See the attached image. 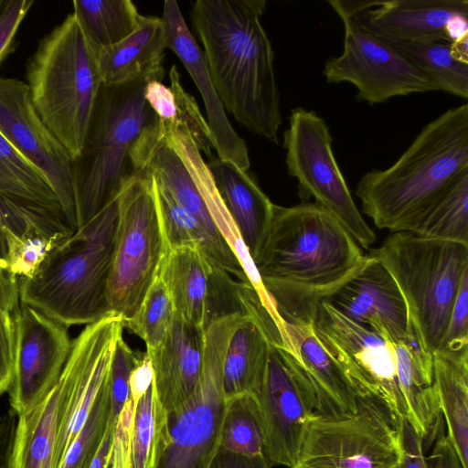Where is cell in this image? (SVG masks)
<instances>
[{"label":"cell","mask_w":468,"mask_h":468,"mask_svg":"<svg viewBox=\"0 0 468 468\" xmlns=\"http://www.w3.org/2000/svg\"><path fill=\"white\" fill-rule=\"evenodd\" d=\"M164 76L161 66L125 83L101 85L81 151L73 159L77 229L115 199L135 174L131 150L144 130L158 120L144 100V88Z\"/></svg>","instance_id":"obj_5"},{"label":"cell","mask_w":468,"mask_h":468,"mask_svg":"<svg viewBox=\"0 0 468 468\" xmlns=\"http://www.w3.org/2000/svg\"><path fill=\"white\" fill-rule=\"evenodd\" d=\"M0 197L35 204L63 215L59 201L46 176L1 133Z\"/></svg>","instance_id":"obj_30"},{"label":"cell","mask_w":468,"mask_h":468,"mask_svg":"<svg viewBox=\"0 0 468 468\" xmlns=\"http://www.w3.org/2000/svg\"><path fill=\"white\" fill-rule=\"evenodd\" d=\"M74 232L60 213L0 197V267L16 278L32 276Z\"/></svg>","instance_id":"obj_20"},{"label":"cell","mask_w":468,"mask_h":468,"mask_svg":"<svg viewBox=\"0 0 468 468\" xmlns=\"http://www.w3.org/2000/svg\"><path fill=\"white\" fill-rule=\"evenodd\" d=\"M162 18L167 29L168 48L183 63L203 99L218 158L232 162L248 171L250 161L246 143L228 119L211 80L203 50L187 27L176 1H165Z\"/></svg>","instance_id":"obj_21"},{"label":"cell","mask_w":468,"mask_h":468,"mask_svg":"<svg viewBox=\"0 0 468 468\" xmlns=\"http://www.w3.org/2000/svg\"><path fill=\"white\" fill-rule=\"evenodd\" d=\"M400 432L402 454L397 468H428L423 439L405 419L401 421Z\"/></svg>","instance_id":"obj_44"},{"label":"cell","mask_w":468,"mask_h":468,"mask_svg":"<svg viewBox=\"0 0 468 468\" xmlns=\"http://www.w3.org/2000/svg\"><path fill=\"white\" fill-rule=\"evenodd\" d=\"M118 219L117 197L55 248L29 278H17L19 302L66 325L112 314L107 290Z\"/></svg>","instance_id":"obj_4"},{"label":"cell","mask_w":468,"mask_h":468,"mask_svg":"<svg viewBox=\"0 0 468 468\" xmlns=\"http://www.w3.org/2000/svg\"><path fill=\"white\" fill-rule=\"evenodd\" d=\"M168 35L162 17L141 15L137 27L120 42L97 53L104 85L128 82L162 66Z\"/></svg>","instance_id":"obj_26"},{"label":"cell","mask_w":468,"mask_h":468,"mask_svg":"<svg viewBox=\"0 0 468 468\" xmlns=\"http://www.w3.org/2000/svg\"><path fill=\"white\" fill-rule=\"evenodd\" d=\"M152 363L154 428L195 390L200 378L204 331L176 314L164 342L145 351Z\"/></svg>","instance_id":"obj_22"},{"label":"cell","mask_w":468,"mask_h":468,"mask_svg":"<svg viewBox=\"0 0 468 468\" xmlns=\"http://www.w3.org/2000/svg\"><path fill=\"white\" fill-rule=\"evenodd\" d=\"M426 441L432 443L431 452L426 456L428 468H464L445 432L442 416L439 419L433 433Z\"/></svg>","instance_id":"obj_42"},{"label":"cell","mask_w":468,"mask_h":468,"mask_svg":"<svg viewBox=\"0 0 468 468\" xmlns=\"http://www.w3.org/2000/svg\"><path fill=\"white\" fill-rule=\"evenodd\" d=\"M415 233L428 239L468 244V173L445 192Z\"/></svg>","instance_id":"obj_33"},{"label":"cell","mask_w":468,"mask_h":468,"mask_svg":"<svg viewBox=\"0 0 468 468\" xmlns=\"http://www.w3.org/2000/svg\"><path fill=\"white\" fill-rule=\"evenodd\" d=\"M90 339L86 324L53 388L32 409L17 415L11 468H53L58 433L83 368Z\"/></svg>","instance_id":"obj_18"},{"label":"cell","mask_w":468,"mask_h":468,"mask_svg":"<svg viewBox=\"0 0 468 468\" xmlns=\"http://www.w3.org/2000/svg\"><path fill=\"white\" fill-rule=\"evenodd\" d=\"M141 356L125 343L122 335L116 342L108 376L111 409L109 422L117 424L119 416L130 399L129 378Z\"/></svg>","instance_id":"obj_38"},{"label":"cell","mask_w":468,"mask_h":468,"mask_svg":"<svg viewBox=\"0 0 468 468\" xmlns=\"http://www.w3.org/2000/svg\"><path fill=\"white\" fill-rule=\"evenodd\" d=\"M15 364V328L12 314L0 306V397L8 391Z\"/></svg>","instance_id":"obj_41"},{"label":"cell","mask_w":468,"mask_h":468,"mask_svg":"<svg viewBox=\"0 0 468 468\" xmlns=\"http://www.w3.org/2000/svg\"><path fill=\"white\" fill-rule=\"evenodd\" d=\"M207 166L254 262L266 240L274 204L248 172L234 163L216 158Z\"/></svg>","instance_id":"obj_25"},{"label":"cell","mask_w":468,"mask_h":468,"mask_svg":"<svg viewBox=\"0 0 468 468\" xmlns=\"http://www.w3.org/2000/svg\"><path fill=\"white\" fill-rule=\"evenodd\" d=\"M459 13H468L466 0L378 1L352 15L363 27L383 38L431 43L448 42L446 25Z\"/></svg>","instance_id":"obj_23"},{"label":"cell","mask_w":468,"mask_h":468,"mask_svg":"<svg viewBox=\"0 0 468 468\" xmlns=\"http://www.w3.org/2000/svg\"><path fill=\"white\" fill-rule=\"evenodd\" d=\"M220 448L245 455L263 454L261 419L253 395L242 394L226 399Z\"/></svg>","instance_id":"obj_32"},{"label":"cell","mask_w":468,"mask_h":468,"mask_svg":"<svg viewBox=\"0 0 468 468\" xmlns=\"http://www.w3.org/2000/svg\"><path fill=\"white\" fill-rule=\"evenodd\" d=\"M110 409L107 378L82 429L68 447L58 468H89L105 434Z\"/></svg>","instance_id":"obj_35"},{"label":"cell","mask_w":468,"mask_h":468,"mask_svg":"<svg viewBox=\"0 0 468 468\" xmlns=\"http://www.w3.org/2000/svg\"><path fill=\"white\" fill-rule=\"evenodd\" d=\"M385 39L431 80L435 90L468 98V64L452 57L450 43Z\"/></svg>","instance_id":"obj_31"},{"label":"cell","mask_w":468,"mask_h":468,"mask_svg":"<svg viewBox=\"0 0 468 468\" xmlns=\"http://www.w3.org/2000/svg\"><path fill=\"white\" fill-rule=\"evenodd\" d=\"M445 33L449 43L468 36V13L453 16L446 25Z\"/></svg>","instance_id":"obj_50"},{"label":"cell","mask_w":468,"mask_h":468,"mask_svg":"<svg viewBox=\"0 0 468 468\" xmlns=\"http://www.w3.org/2000/svg\"><path fill=\"white\" fill-rule=\"evenodd\" d=\"M468 346V272L462 280L439 349L457 350ZM438 349V350H439Z\"/></svg>","instance_id":"obj_39"},{"label":"cell","mask_w":468,"mask_h":468,"mask_svg":"<svg viewBox=\"0 0 468 468\" xmlns=\"http://www.w3.org/2000/svg\"><path fill=\"white\" fill-rule=\"evenodd\" d=\"M332 135L315 112L297 107L291 111L283 134L288 174L297 180L298 195L310 198L331 214L357 244L369 248L376 234L361 216L332 148Z\"/></svg>","instance_id":"obj_11"},{"label":"cell","mask_w":468,"mask_h":468,"mask_svg":"<svg viewBox=\"0 0 468 468\" xmlns=\"http://www.w3.org/2000/svg\"><path fill=\"white\" fill-rule=\"evenodd\" d=\"M452 57L464 64H468V36L450 43Z\"/></svg>","instance_id":"obj_51"},{"label":"cell","mask_w":468,"mask_h":468,"mask_svg":"<svg viewBox=\"0 0 468 468\" xmlns=\"http://www.w3.org/2000/svg\"><path fill=\"white\" fill-rule=\"evenodd\" d=\"M388 271L405 301L409 320L423 349L442 343L463 275L468 244L393 232L370 251Z\"/></svg>","instance_id":"obj_7"},{"label":"cell","mask_w":468,"mask_h":468,"mask_svg":"<svg viewBox=\"0 0 468 468\" xmlns=\"http://www.w3.org/2000/svg\"><path fill=\"white\" fill-rule=\"evenodd\" d=\"M117 424L110 423L103 436V439L89 466V468H108L111 464L114 433Z\"/></svg>","instance_id":"obj_49"},{"label":"cell","mask_w":468,"mask_h":468,"mask_svg":"<svg viewBox=\"0 0 468 468\" xmlns=\"http://www.w3.org/2000/svg\"><path fill=\"white\" fill-rule=\"evenodd\" d=\"M365 255L346 229L315 203L274 204L271 226L254 261L262 284L285 322L310 319L361 265Z\"/></svg>","instance_id":"obj_1"},{"label":"cell","mask_w":468,"mask_h":468,"mask_svg":"<svg viewBox=\"0 0 468 468\" xmlns=\"http://www.w3.org/2000/svg\"><path fill=\"white\" fill-rule=\"evenodd\" d=\"M255 398L264 456L271 466L291 468L308 422L318 413L317 394L310 377L293 355L271 343Z\"/></svg>","instance_id":"obj_13"},{"label":"cell","mask_w":468,"mask_h":468,"mask_svg":"<svg viewBox=\"0 0 468 468\" xmlns=\"http://www.w3.org/2000/svg\"><path fill=\"white\" fill-rule=\"evenodd\" d=\"M468 173V105L451 108L429 122L400 157L365 174L356 195L378 229L416 232L426 216Z\"/></svg>","instance_id":"obj_3"},{"label":"cell","mask_w":468,"mask_h":468,"mask_svg":"<svg viewBox=\"0 0 468 468\" xmlns=\"http://www.w3.org/2000/svg\"><path fill=\"white\" fill-rule=\"evenodd\" d=\"M7 0H0V16L6 5Z\"/></svg>","instance_id":"obj_52"},{"label":"cell","mask_w":468,"mask_h":468,"mask_svg":"<svg viewBox=\"0 0 468 468\" xmlns=\"http://www.w3.org/2000/svg\"><path fill=\"white\" fill-rule=\"evenodd\" d=\"M209 468H271L263 454L245 455L218 448Z\"/></svg>","instance_id":"obj_45"},{"label":"cell","mask_w":468,"mask_h":468,"mask_svg":"<svg viewBox=\"0 0 468 468\" xmlns=\"http://www.w3.org/2000/svg\"><path fill=\"white\" fill-rule=\"evenodd\" d=\"M292 354L310 377L318 399V413L338 416L354 412L360 394L335 358L318 339L312 321H285Z\"/></svg>","instance_id":"obj_24"},{"label":"cell","mask_w":468,"mask_h":468,"mask_svg":"<svg viewBox=\"0 0 468 468\" xmlns=\"http://www.w3.org/2000/svg\"><path fill=\"white\" fill-rule=\"evenodd\" d=\"M154 372L152 363L146 352L133 369L129 378L130 398L135 405L153 383Z\"/></svg>","instance_id":"obj_46"},{"label":"cell","mask_w":468,"mask_h":468,"mask_svg":"<svg viewBox=\"0 0 468 468\" xmlns=\"http://www.w3.org/2000/svg\"><path fill=\"white\" fill-rule=\"evenodd\" d=\"M333 9L344 24V49L325 62L323 73L327 82L352 83L357 99L369 105L435 90L431 80L385 38L363 27L352 14Z\"/></svg>","instance_id":"obj_12"},{"label":"cell","mask_w":468,"mask_h":468,"mask_svg":"<svg viewBox=\"0 0 468 468\" xmlns=\"http://www.w3.org/2000/svg\"><path fill=\"white\" fill-rule=\"evenodd\" d=\"M244 314L213 322L204 331L199 381L186 400L155 429L153 468H209L220 447L226 408L223 364L230 336Z\"/></svg>","instance_id":"obj_8"},{"label":"cell","mask_w":468,"mask_h":468,"mask_svg":"<svg viewBox=\"0 0 468 468\" xmlns=\"http://www.w3.org/2000/svg\"><path fill=\"white\" fill-rule=\"evenodd\" d=\"M433 381L446 433L468 468V346L433 352Z\"/></svg>","instance_id":"obj_27"},{"label":"cell","mask_w":468,"mask_h":468,"mask_svg":"<svg viewBox=\"0 0 468 468\" xmlns=\"http://www.w3.org/2000/svg\"><path fill=\"white\" fill-rule=\"evenodd\" d=\"M33 4V0H7L0 16V65L14 50L18 27Z\"/></svg>","instance_id":"obj_40"},{"label":"cell","mask_w":468,"mask_h":468,"mask_svg":"<svg viewBox=\"0 0 468 468\" xmlns=\"http://www.w3.org/2000/svg\"><path fill=\"white\" fill-rule=\"evenodd\" d=\"M170 89L176 106V122L186 128L198 150L211 157L215 145L207 122L200 112L198 105L182 86L176 65L169 70Z\"/></svg>","instance_id":"obj_36"},{"label":"cell","mask_w":468,"mask_h":468,"mask_svg":"<svg viewBox=\"0 0 468 468\" xmlns=\"http://www.w3.org/2000/svg\"><path fill=\"white\" fill-rule=\"evenodd\" d=\"M324 302L392 343L410 333L407 306L398 284L382 263L369 254Z\"/></svg>","instance_id":"obj_19"},{"label":"cell","mask_w":468,"mask_h":468,"mask_svg":"<svg viewBox=\"0 0 468 468\" xmlns=\"http://www.w3.org/2000/svg\"><path fill=\"white\" fill-rule=\"evenodd\" d=\"M18 303L17 278L0 267V306L12 314Z\"/></svg>","instance_id":"obj_48"},{"label":"cell","mask_w":468,"mask_h":468,"mask_svg":"<svg viewBox=\"0 0 468 468\" xmlns=\"http://www.w3.org/2000/svg\"><path fill=\"white\" fill-rule=\"evenodd\" d=\"M15 364L9 400L17 415L36 406L57 384L71 350L68 327L19 302L12 313Z\"/></svg>","instance_id":"obj_17"},{"label":"cell","mask_w":468,"mask_h":468,"mask_svg":"<svg viewBox=\"0 0 468 468\" xmlns=\"http://www.w3.org/2000/svg\"><path fill=\"white\" fill-rule=\"evenodd\" d=\"M175 314L168 289L157 276L134 317L122 325L144 341L146 351H152L165 339Z\"/></svg>","instance_id":"obj_34"},{"label":"cell","mask_w":468,"mask_h":468,"mask_svg":"<svg viewBox=\"0 0 468 468\" xmlns=\"http://www.w3.org/2000/svg\"><path fill=\"white\" fill-rule=\"evenodd\" d=\"M153 383L134 405L131 440V468H153L154 462Z\"/></svg>","instance_id":"obj_37"},{"label":"cell","mask_w":468,"mask_h":468,"mask_svg":"<svg viewBox=\"0 0 468 468\" xmlns=\"http://www.w3.org/2000/svg\"><path fill=\"white\" fill-rule=\"evenodd\" d=\"M0 133L46 176L76 231L73 157L38 115L27 82L16 78L0 76Z\"/></svg>","instance_id":"obj_15"},{"label":"cell","mask_w":468,"mask_h":468,"mask_svg":"<svg viewBox=\"0 0 468 468\" xmlns=\"http://www.w3.org/2000/svg\"><path fill=\"white\" fill-rule=\"evenodd\" d=\"M144 97L160 122H176V101L170 87L163 84L161 80H150L144 88Z\"/></svg>","instance_id":"obj_43"},{"label":"cell","mask_w":468,"mask_h":468,"mask_svg":"<svg viewBox=\"0 0 468 468\" xmlns=\"http://www.w3.org/2000/svg\"><path fill=\"white\" fill-rule=\"evenodd\" d=\"M27 84L38 115L76 158L102 80L97 51L73 12L39 41L27 67Z\"/></svg>","instance_id":"obj_6"},{"label":"cell","mask_w":468,"mask_h":468,"mask_svg":"<svg viewBox=\"0 0 468 468\" xmlns=\"http://www.w3.org/2000/svg\"><path fill=\"white\" fill-rule=\"evenodd\" d=\"M310 320L322 345L359 393L377 396L396 418L407 420L392 343L351 321L324 301L316 304Z\"/></svg>","instance_id":"obj_14"},{"label":"cell","mask_w":468,"mask_h":468,"mask_svg":"<svg viewBox=\"0 0 468 468\" xmlns=\"http://www.w3.org/2000/svg\"><path fill=\"white\" fill-rule=\"evenodd\" d=\"M401 421L379 398L360 393L354 412L310 420L291 468H397Z\"/></svg>","instance_id":"obj_10"},{"label":"cell","mask_w":468,"mask_h":468,"mask_svg":"<svg viewBox=\"0 0 468 468\" xmlns=\"http://www.w3.org/2000/svg\"><path fill=\"white\" fill-rule=\"evenodd\" d=\"M117 203L107 297L111 314L123 324L138 312L167 249L152 176L135 172L118 194Z\"/></svg>","instance_id":"obj_9"},{"label":"cell","mask_w":468,"mask_h":468,"mask_svg":"<svg viewBox=\"0 0 468 468\" xmlns=\"http://www.w3.org/2000/svg\"><path fill=\"white\" fill-rule=\"evenodd\" d=\"M73 13L97 53L128 37L141 14L130 0H74Z\"/></svg>","instance_id":"obj_29"},{"label":"cell","mask_w":468,"mask_h":468,"mask_svg":"<svg viewBox=\"0 0 468 468\" xmlns=\"http://www.w3.org/2000/svg\"><path fill=\"white\" fill-rule=\"evenodd\" d=\"M157 276L168 289L175 313L203 331L220 318L248 314L244 282L197 248L168 250Z\"/></svg>","instance_id":"obj_16"},{"label":"cell","mask_w":468,"mask_h":468,"mask_svg":"<svg viewBox=\"0 0 468 468\" xmlns=\"http://www.w3.org/2000/svg\"><path fill=\"white\" fill-rule=\"evenodd\" d=\"M265 0H197L193 28L225 110L268 141L279 144L282 124L274 54L261 23Z\"/></svg>","instance_id":"obj_2"},{"label":"cell","mask_w":468,"mask_h":468,"mask_svg":"<svg viewBox=\"0 0 468 468\" xmlns=\"http://www.w3.org/2000/svg\"><path fill=\"white\" fill-rule=\"evenodd\" d=\"M17 414L10 410L0 411V468H11Z\"/></svg>","instance_id":"obj_47"},{"label":"cell","mask_w":468,"mask_h":468,"mask_svg":"<svg viewBox=\"0 0 468 468\" xmlns=\"http://www.w3.org/2000/svg\"><path fill=\"white\" fill-rule=\"evenodd\" d=\"M152 177L167 250L179 247L197 248L237 280L249 283L242 265L229 245L210 234L156 184L153 176Z\"/></svg>","instance_id":"obj_28"}]
</instances>
